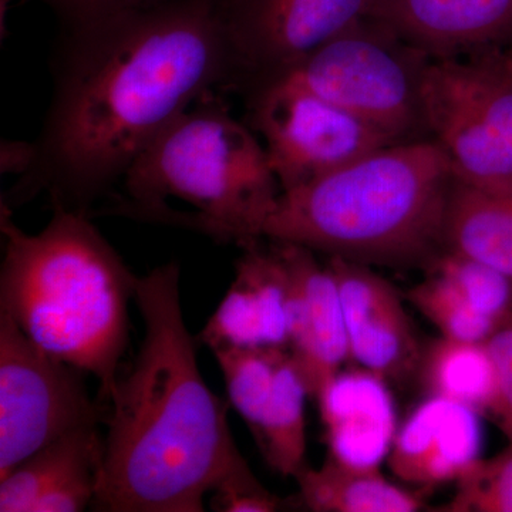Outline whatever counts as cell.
<instances>
[{"instance_id":"23","label":"cell","mask_w":512,"mask_h":512,"mask_svg":"<svg viewBox=\"0 0 512 512\" xmlns=\"http://www.w3.org/2000/svg\"><path fill=\"white\" fill-rule=\"evenodd\" d=\"M404 299L447 339L487 343L505 325L476 311L453 286L434 274L410 288Z\"/></svg>"},{"instance_id":"25","label":"cell","mask_w":512,"mask_h":512,"mask_svg":"<svg viewBox=\"0 0 512 512\" xmlns=\"http://www.w3.org/2000/svg\"><path fill=\"white\" fill-rule=\"evenodd\" d=\"M451 512H512V443L503 453L478 460L457 481Z\"/></svg>"},{"instance_id":"11","label":"cell","mask_w":512,"mask_h":512,"mask_svg":"<svg viewBox=\"0 0 512 512\" xmlns=\"http://www.w3.org/2000/svg\"><path fill=\"white\" fill-rule=\"evenodd\" d=\"M328 265L338 284L350 360L387 383L416 376L423 346L400 293L365 264L329 256Z\"/></svg>"},{"instance_id":"5","label":"cell","mask_w":512,"mask_h":512,"mask_svg":"<svg viewBox=\"0 0 512 512\" xmlns=\"http://www.w3.org/2000/svg\"><path fill=\"white\" fill-rule=\"evenodd\" d=\"M281 192L264 144L215 92L148 144L93 218L188 229L245 249L264 238Z\"/></svg>"},{"instance_id":"20","label":"cell","mask_w":512,"mask_h":512,"mask_svg":"<svg viewBox=\"0 0 512 512\" xmlns=\"http://www.w3.org/2000/svg\"><path fill=\"white\" fill-rule=\"evenodd\" d=\"M416 376L429 396L446 397L480 414H490L495 367L487 343L441 336L423 346Z\"/></svg>"},{"instance_id":"4","label":"cell","mask_w":512,"mask_h":512,"mask_svg":"<svg viewBox=\"0 0 512 512\" xmlns=\"http://www.w3.org/2000/svg\"><path fill=\"white\" fill-rule=\"evenodd\" d=\"M454 180L446 153L431 138L390 144L282 191L264 238L359 264L427 268L443 252Z\"/></svg>"},{"instance_id":"14","label":"cell","mask_w":512,"mask_h":512,"mask_svg":"<svg viewBox=\"0 0 512 512\" xmlns=\"http://www.w3.org/2000/svg\"><path fill=\"white\" fill-rule=\"evenodd\" d=\"M483 447L480 414L470 407L429 396L397 429L387 463L403 483L436 487L457 483Z\"/></svg>"},{"instance_id":"13","label":"cell","mask_w":512,"mask_h":512,"mask_svg":"<svg viewBox=\"0 0 512 512\" xmlns=\"http://www.w3.org/2000/svg\"><path fill=\"white\" fill-rule=\"evenodd\" d=\"M197 342L221 348L289 350L288 271L275 247L244 249L235 278Z\"/></svg>"},{"instance_id":"6","label":"cell","mask_w":512,"mask_h":512,"mask_svg":"<svg viewBox=\"0 0 512 512\" xmlns=\"http://www.w3.org/2000/svg\"><path fill=\"white\" fill-rule=\"evenodd\" d=\"M431 140L461 183L512 191V43L431 57L423 82Z\"/></svg>"},{"instance_id":"8","label":"cell","mask_w":512,"mask_h":512,"mask_svg":"<svg viewBox=\"0 0 512 512\" xmlns=\"http://www.w3.org/2000/svg\"><path fill=\"white\" fill-rule=\"evenodd\" d=\"M84 375L0 312V478L49 444L106 421Z\"/></svg>"},{"instance_id":"18","label":"cell","mask_w":512,"mask_h":512,"mask_svg":"<svg viewBox=\"0 0 512 512\" xmlns=\"http://www.w3.org/2000/svg\"><path fill=\"white\" fill-rule=\"evenodd\" d=\"M299 498L316 512H413L419 495L387 480L380 468L350 466L329 456L319 468L306 466L295 477Z\"/></svg>"},{"instance_id":"16","label":"cell","mask_w":512,"mask_h":512,"mask_svg":"<svg viewBox=\"0 0 512 512\" xmlns=\"http://www.w3.org/2000/svg\"><path fill=\"white\" fill-rule=\"evenodd\" d=\"M329 456L380 468L396 436V409L386 380L357 367L340 370L318 396Z\"/></svg>"},{"instance_id":"17","label":"cell","mask_w":512,"mask_h":512,"mask_svg":"<svg viewBox=\"0 0 512 512\" xmlns=\"http://www.w3.org/2000/svg\"><path fill=\"white\" fill-rule=\"evenodd\" d=\"M443 252L474 259L512 278V191L454 180L444 212Z\"/></svg>"},{"instance_id":"9","label":"cell","mask_w":512,"mask_h":512,"mask_svg":"<svg viewBox=\"0 0 512 512\" xmlns=\"http://www.w3.org/2000/svg\"><path fill=\"white\" fill-rule=\"evenodd\" d=\"M248 126L261 136L281 191L293 190L397 144L311 90L276 79L244 93Z\"/></svg>"},{"instance_id":"12","label":"cell","mask_w":512,"mask_h":512,"mask_svg":"<svg viewBox=\"0 0 512 512\" xmlns=\"http://www.w3.org/2000/svg\"><path fill=\"white\" fill-rule=\"evenodd\" d=\"M274 247L288 271L289 352L316 400L350 359L338 284L312 249L288 242Z\"/></svg>"},{"instance_id":"21","label":"cell","mask_w":512,"mask_h":512,"mask_svg":"<svg viewBox=\"0 0 512 512\" xmlns=\"http://www.w3.org/2000/svg\"><path fill=\"white\" fill-rule=\"evenodd\" d=\"M306 399L308 386L288 350L254 436L266 463L284 477L295 478L306 467Z\"/></svg>"},{"instance_id":"27","label":"cell","mask_w":512,"mask_h":512,"mask_svg":"<svg viewBox=\"0 0 512 512\" xmlns=\"http://www.w3.org/2000/svg\"><path fill=\"white\" fill-rule=\"evenodd\" d=\"M40 2L45 3L56 13L62 26H72L127 12V10L148 8L167 0H40Z\"/></svg>"},{"instance_id":"1","label":"cell","mask_w":512,"mask_h":512,"mask_svg":"<svg viewBox=\"0 0 512 512\" xmlns=\"http://www.w3.org/2000/svg\"><path fill=\"white\" fill-rule=\"evenodd\" d=\"M62 28L35 161L2 201L13 210L45 194L52 210L92 218L164 128L202 97L234 92L225 0H167Z\"/></svg>"},{"instance_id":"7","label":"cell","mask_w":512,"mask_h":512,"mask_svg":"<svg viewBox=\"0 0 512 512\" xmlns=\"http://www.w3.org/2000/svg\"><path fill=\"white\" fill-rule=\"evenodd\" d=\"M430 60L367 16L276 79L299 84L404 143L429 134L423 82Z\"/></svg>"},{"instance_id":"15","label":"cell","mask_w":512,"mask_h":512,"mask_svg":"<svg viewBox=\"0 0 512 512\" xmlns=\"http://www.w3.org/2000/svg\"><path fill=\"white\" fill-rule=\"evenodd\" d=\"M369 16L430 57L512 39V0H376Z\"/></svg>"},{"instance_id":"2","label":"cell","mask_w":512,"mask_h":512,"mask_svg":"<svg viewBox=\"0 0 512 512\" xmlns=\"http://www.w3.org/2000/svg\"><path fill=\"white\" fill-rule=\"evenodd\" d=\"M144 336L109 400L93 510L202 512L208 493L254 476L239 453L228 406L201 375L197 338L185 326L180 265L137 276Z\"/></svg>"},{"instance_id":"30","label":"cell","mask_w":512,"mask_h":512,"mask_svg":"<svg viewBox=\"0 0 512 512\" xmlns=\"http://www.w3.org/2000/svg\"><path fill=\"white\" fill-rule=\"evenodd\" d=\"M510 320H511V322H512V316H511V319H510Z\"/></svg>"},{"instance_id":"24","label":"cell","mask_w":512,"mask_h":512,"mask_svg":"<svg viewBox=\"0 0 512 512\" xmlns=\"http://www.w3.org/2000/svg\"><path fill=\"white\" fill-rule=\"evenodd\" d=\"M430 274L443 278L476 311L497 322H510L512 278L498 269L451 252H441L429 266Z\"/></svg>"},{"instance_id":"26","label":"cell","mask_w":512,"mask_h":512,"mask_svg":"<svg viewBox=\"0 0 512 512\" xmlns=\"http://www.w3.org/2000/svg\"><path fill=\"white\" fill-rule=\"evenodd\" d=\"M495 367V396L490 416L512 443V322L487 342Z\"/></svg>"},{"instance_id":"29","label":"cell","mask_w":512,"mask_h":512,"mask_svg":"<svg viewBox=\"0 0 512 512\" xmlns=\"http://www.w3.org/2000/svg\"><path fill=\"white\" fill-rule=\"evenodd\" d=\"M35 141H2V173L22 177L35 161Z\"/></svg>"},{"instance_id":"28","label":"cell","mask_w":512,"mask_h":512,"mask_svg":"<svg viewBox=\"0 0 512 512\" xmlns=\"http://www.w3.org/2000/svg\"><path fill=\"white\" fill-rule=\"evenodd\" d=\"M212 508L222 512H274L281 500L266 490L258 480L249 483L222 485L214 491Z\"/></svg>"},{"instance_id":"10","label":"cell","mask_w":512,"mask_h":512,"mask_svg":"<svg viewBox=\"0 0 512 512\" xmlns=\"http://www.w3.org/2000/svg\"><path fill=\"white\" fill-rule=\"evenodd\" d=\"M376 0H225L235 67L244 94L288 72L332 37L367 18Z\"/></svg>"},{"instance_id":"22","label":"cell","mask_w":512,"mask_h":512,"mask_svg":"<svg viewBox=\"0 0 512 512\" xmlns=\"http://www.w3.org/2000/svg\"><path fill=\"white\" fill-rule=\"evenodd\" d=\"M288 349L281 348H221L214 350L220 365L229 404L248 424L258 431L279 363Z\"/></svg>"},{"instance_id":"19","label":"cell","mask_w":512,"mask_h":512,"mask_svg":"<svg viewBox=\"0 0 512 512\" xmlns=\"http://www.w3.org/2000/svg\"><path fill=\"white\" fill-rule=\"evenodd\" d=\"M100 426L84 427L49 444L0 478V512H30L40 495L79 474L100 473Z\"/></svg>"},{"instance_id":"3","label":"cell","mask_w":512,"mask_h":512,"mask_svg":"<svg viewBox=\"0 0 512 512\" xmlns=\"http://www.w3.org/2000/svg\"><path fill=\"white\" fill-rule=\"evenodd\" d=\"M0 229V312L39 348L97 379L101 400L109 403L137 276L89 215L56 208L42 231L28 234L2 201Z\"/></svg>"}]
</instances>
